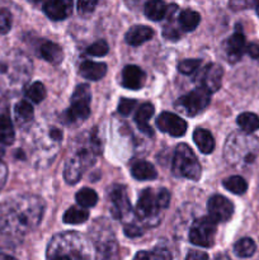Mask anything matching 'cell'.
<instances>
[{
	"label": "cell",
	"mask_w": 259,
	"mask_h": 260,
	"mask_svg": "<svg viewBox=\"0 0 259 260\" xmlns=\"http://www.w3.org/2000/svg\"><path fill=\"white\" fill-rule=\"evenodd\" d=\"M172 169L177 177L187 178L190 180H198L202 174V169L195 152L185 144L178 145L175 149Z\"/></svg>",
	"instance_id": "8992f818"
},
{
	"label": "cell",
	"mask_w": 259,
	"mask_h": 260,
	"mask_svg": "<svg viewBox=\"0 0 259 260\" xmlns=\"http://www.w3.org/2000/svg\"><path fill=\"white\" fill-rule=\"evenodd\" d=\"M223 70L217 63H208L197 75V83L210 93H215L221 88Z\"/></svg>",
	"instance_id": "5bb4252c"
},
{
	"label": "cell",
	"mask_w": 259,
	"mask_h": 260,
	"mask_svg": "<svg viewBox=\"0 0 259 260\" xmlns=\"http://www.w3.org/2000/svg\"><path fill=\"white\" fill-rule=\"evenodd\" d=\"M222 185L229 192L234 193V194H244L246 192V189H248V184H246L245 179H243L239 175L226 178L222 182Z\"/></svg>",
	"instance_id": "d6a6232c"
},
{
	"label": "cell",
	"mask_w": 259,
	"mask_h": 260,
	"mask_svg": "<svg viewBox=\"0 0 259 260\" xmlns=\"http://www.w3.org/2000/svg\"><path fill=\"white\" fill-rule=\"evenodd\" d=\"M236 122H238L239 127L243 129V132H246V134H253L256 129H259V117L250 112L241 113Z\"/></svg>",
	"instance_id": "f546056e"
},
{
	"label": "cell",
	"mask_w": 259,
	"mask_h": 260,
	"mask_svg": "<svg viewBox=\"0 0 259 260\" xmlns=\"http://www.w3.org/2000/svg\"><path fill=\"white\" fill-rule=\"evenodd\" d=\"M152 114H154V106L150 103H144L142 106H140L136 114H135V122L139 126L140 131H142L146 135L154 134L151 127L149 126V121L152 117Z\"/></svg>",
	"instance_id": "603a6c76"
},
{
	"label": "cell",
	"mask_w": 259,
	"mask_h": 260,
	"mask_svg": "<svg viewBox=\"0 0 259 260\" xmlns=\"http://www.w3.org/2000/svg\"><path fill=\"white\" fill-rule=\"evenodd\" d=\"M109 200H111V210L112 215L116 218H123L128 215L131 210V203H130L128 196H127L126 187L119 184H114L108 190Z\"/></svg>",
	"instance_id": "4fadbf2b"
},
{
	"label": "cell",
	"mask_w": 259,
	"mask_h": 260,
	"mask_svg": "<svg viewBox=\"0 0 259 260\" xmlns=\"http://www.w3.org/2000/svg\"><path fill=\"white\" fill-rule=\"evenodd\" d=\"M168 7L163 0H149L145 4V14L149 19L159 22L167 15Z\"/></svg>",
	"instance_id": "484cf974"
},
{
	"label": "cell",
	"mask_w": 259,
	"mask_h": 260,
	"mask_svg": "<svg viewBox=\"0 0 259 260\" xmlns=\"http://www.w3.org/2000/svg\"><path fill=\"white\" fill-rule=\"evenodd\" d=\"M28 2H30L32 4H38V3H41L42 0H28Z\"/></svg>",
	"instance_id": "7dc6e473"
},
{
	"label": "cell",
	"mask_w": 259,
	"mask_h": 260,
	"mask_svg": "<svg viewBox=\"0 0 259 260\" xmlns=\"http://www.w3.org/2000/svg\"><path fill=\"white\" fill-rule=\"evenodd\" d=\"M90 101L91 93L90 88L86 84H80L76 86L71 96L70 108L65 112L66 122L73 123V122L84 121L90 114Z\"/></svg>",
	"instance_id": "ba28073f"
},
{
	"label": "cell",
	"mask_w": 259,
	"mask_h": 260,
	"mask_svg": "<svg viewBox=\"0 0 259 260\" xmlns=\"http://www.w3.org/2000/svg\"><path fill=\"white\" fill-rule=\"evenodd\" d=\"M89 218L88 210L81 206H73L69 208L65 213H63V222L69 223V225H79V223H84Z\"/></svg>",
	"instance_id": "83f0119b"
},
{
	"label": "cell",
	"mask_w": 259,
	"mask_h": 260,
	"mask_svg": "<svg viewBox=\"0 0 259 260\" xmlns=\"http://www.w3.org/2000/svg\"><path fill=\"white\" fill-rule=\"evenodd\" d=\"M12 28V14L8 9H0V33L5 35Z\"/></svg>",
	"instance_id": "f35d334b"
},
{
	"label": "cell",
	"mask_w": 259,
	"mask_h": 260,
	"mask_svg": "<svg viewBox=\"0 0 259 260\" xmlns=\"http://www.w3.org/2000/svg\"><path fill=\"white\" fill-rule=\"evenodd\" d=\"M45 205L40 197L19 196L0 203V248L19 243L41 222Z\"/></svg>",
	"instance_id": "6da1fadb"
},
{
	"label": "cell",
	"mask_w": 259,
	"mask_h": 260,
	"mask_svg": "<svg viewBox=\"0 0 259 260\" xmlns=\"http://www.w3.org/2000/svg\"><path fill=\"white\" fill-rule=\"evenodd\" d=\"M15 132L12 119L7 113H0V144L12 145L14 142Z\"/></svg>",
	"instance_id": "4316f807"
},
{
	"label": "cell",
	"mask_w": 259,
	"mask_h": 260,
	"mask_svg": "<svg viewBox=\"0 0 259 260\" xmlns=\"http://www.w3.org/2000/svg\"><path fill=\"white\" fill-rule=\"evenodd\" d=\"M25 95L33 103H41L46 96L45 85L42 83H40V81H36L32 85L28 86V89L25 90Z\"/></svg>",
	"instance_id": "e575fe53"
},
{
	"label": "cell",
	"mask_w": 259,
	"mask_h": 260,
	"mask_svg": "<svg viewBox=\"0 0 259 260\" xmlns=\"http://www.w3.org/2000/svg\"><path fill=\"white\" fill-rule=\"evenodd\" d=\"M91 240L95 245L96 253L104 258L113 256L117 251V241L111 226L107 225L103 218L96 220L91 226Z\"/></svg>",
	"instance_id": "9c48e42d"
},
{
	"label": "cell",
	"mask_w": 259,
	"mask_h": 260,
	"mask_svg": "<svg viewBox=\"0 0 259 260\" xmlns=\"http://www.w3.org/2000/svg\"><path fill=\"white\" fill-rule=\"evenodd\" d=\"M154 37V30L146 25H134L130 28L126 33V42L130 46L137 47L140 45H144L145 42L150 41Z\"/></svg>",
	"instance_id": "d6986e66"
},
{
	"label": "cell",
	"mask_w": 259,
	"mask_h": 260,
	"mask_svg": "<svg viewBox=\"0 0 259 260\" xmlns=\"http://www.w3.org/2000/svg\"><path fill=\"white\" fill-rule=\"evenodd\" d=\"M76 146L71 150L68 156L63 169V178L69 184H75L80 180L83 174L88 168L95 161V157L101 154L102 142L99 139L96 129H93L90 134H86V137H78Z\"/></svg>",
	"instance_id": "3957f363"
},
{
	"label": "cell",
	"mask_w": 259,
	"mask_h": 260,
	"mask_svg": "<svg viewBox=\"0 0 259 260\" xmlns=\"http://www.w3.org/2000/svg\"><path fill=\"white\" fill-rule=\"evenodd\" d=\"M137 102L135 99H128V98H121L118 103V112L123 116H127L132 112V109L135 108Z\"/></svg>",
	"instance_id": "60d3db41"
},
{
	"label": "cell",
	"mask_w": 259,
	"mask_h": 260,
	"mask_svg": "<svg viewBox=\"0 0 259 260\" xmlns=\"http://www.w3.org/2000/svg\"><path fill=\"white\" fill-rule=\"evenodd\" d=\"M156 126L161 132L174 137H180L187 131V122L170 112H163L156 118Z\"/></svg>",
	"instance_id": "9a60e30c"
},
{
	"label": "cell",
	"mask_w": 259,
	"mask_h": 260,
	"mask_svg": "<svg viewBox=\"0 0 259 260\" xmlns=\"http://www.w3.org/2000/svg\"><path fill=\"white\" fill-rule=\"evenodd\" d=\"M210 91L206 90L202 86H198L197 89L178 99L177 107L188 116H197L198 113L205 111L206 107L210 104Z\"/></svg>",
	"instance_id": "8fae6325"
},
{
	"label": "cell",
	"mask_w": 259,
	"mask_h": 260,
	"mask_svg": "<svg viewBox=\"0 0 259 260\" xmlns=\"http://www.w3.org/2000/svg\"><path fill=\"white\" fill-rule=\"evenodd\" d=\"M124 234L130 238H136V236H140L142 234V229L140 226L134 225V223H130L124 228Z\"/></svg>",
	"instance_id": "b9f144b4"
},
{
	"label": "cell",
	"mask_w": 259,
	"mask_h": 260,
	"mask_svg": "<svg viewBox=\"0 0 259 260\" xmlns=\"http://www.w3.org/2000/svg\"><path fill=\"white\" fill-rule=\"evenodd\" d=\"M38 53L43 60L52 65H58L63 58L62 48L51 41H43L38 47Z\"/></svg>",
	"instance_id": "ffe728a7"
},
{
	"label": "cell",
	"mask_w": 259,
	"mask_h": 260,
	"mask_svg": "<svg viewBox=\"0 0 259 260\" xmlns=\"http://www.w3.org/2000/svg\"><path fill=\"white\" fill-rule=\"evenodd\" d=\"M73 0H46L43 12L50 19L63 20L71 14Z\"/></svg>",
	"instance_id": "2e32d148"
},
{
	"label": "cell",
	"mask_w": 259,
	"mask_h": 260,
	"mask_svg": "<svg viewBox=\"0 0 259 260\" xmlns=\"http://www.w3.org/2000/svg\"><path fill=\"white\" fill-rule=\"evenodd\" d=\"M246 52L251 58H259V45L258 43H249L246 45Z\"/></svg>",
	"instance_id": "7bdbcfd3"
},
{
	"label": "cell",
	"mask_w": 259,
	"mask_h": 260,
	"mask_svg": "<svg viewBox=\"0 0 259 260\" xmlns=\"http://www.w3.org/2000/svg\"><path fill=\"white\" fill-rule=\"evenodd\" d=\"M164 208L160 206L157 192H154L151 188H146L141 192L139 197V202L136 206V217L139 221L147 226V228H154L159 225L161 221L160 217V211Z\"/></svg>",
	"instance_id": "52a82bcc"
},
{
	"label": "cell",
	"mask_w": 259,
	"mask_h": 260,
	"mask_svg": "<svg viewBox=\"0 0 259 260\" xmlns=\"http://www.w3.org/2000/svg\"><path fill=\"white\" fill-rule=\"evenodd\" d=\"M201 22V15L192 9H185L178 15V23L183 32H190L198 27Z\"/></svg>",
	"instance_id": "d4e9b609"
},
{
	"label": "cell",
	"mask_w": 259,
	"mask_h": 260,
	"mask_svg": "<svg viewBox=\"0 0 259 260\" xmlns=\"http://www.w3.org/2000/svg\"><path fill=\"white\" fill-rule=\"evenodd\" d=\"M208 216L215 222H226L234 213V205L223 196H212L207 202Z\"/></svg>",
	"instance_id": "7c38bea8"
},
{
	"label": "cell",
	"mask_w": 259,
	"mask_h": 260,
	"mask_svg": "<svg viewBox=\"0 0 259 260\" xmlns=\"http://www.w3.org/2000/svg\"><path fill=\"white\" fill-rule=\"evenodd\" d=\"M207 258H208L207 254L202 253V251H198V250L190 251V253L187 255V259H190V260H195V259H207Z\"/></svg>",
	"instance_id": "f6af8a7d"
},
{
	"label": "cell",
	"mask_w": 259,
	"mask_h": 260,
	"mask_svg": "<svg viewBox=\"0 0 259 260\" xmlns=\"http://www.w3.org/2000/svg\"><path fill=\"white\" fill-rule=\"evenodd\" d=\"M178 8L177 5H172L170 8H168L167 14H168V23L164 25V29H163V35L167 40L170 41H177L180 38V32L177 28L173 25V17H174V13L177 12Z\"/></svg>",
	"instance_id": "836d02e7"
},
{
	"label": "cell",
	"mask_w": 259,
	"mask_h": 260,
	"mask_svg": "<svg viewBox=\"0 0 259 260\" xmlns=\"http://www.w3.org/2000/svg\"><path fill=\"white\" fill-rule=\"evenodd\" d=\"M79 73L83 78L88 80H99L107 74V65L104 62H94V61H84L79 66Z\"/></svg>",
	"instance_id": "44dd1931"
},
{
	"label": "cell",
	"mask_w": 259,
	"mask_h": 260,
	"mask_svg": "<svg viewBox=\"0 0 259 260\" xmlns=\"http://www.w3.org/2000/svg\"><path fill=\"white\" fill-rule=\"evenodd\" d=\"M32 61L19 50H10L0 58V91L17 94L27 85L32 75Z\"/></svg>",
	"instance_id": "7a4b0ae2"
},
{
	"label": "cell",
	"mask_w": 259,
	"mask_h": 260,
	"mask_svg": "<svg viewBox=\"0 0 259 260\" xmlns=\"http://www.w3.org/2000/svg\"><path fill=\"white\" fill-rule=\"evenodd\" d=\"M216 226L217 222H215L210 216L195 221L189 230V241L193 245L211 248L215 243Z\"/></svg>",
	"instance_id": "30bf717a"
},
{
	"label": "cell",
	"mask_w": 259,
	"mask_h": 260,
	"mask_svg": "<svg viewBox=\"0 0 259 260\" xmlns=\"http://www.w3.org/2000/svg\"><path fill=\"white\" fill-rule=\"evenodd\" d=\"M14 114L17 123L23 126V124H27L32 121L35 112H33L32 104L28 103L27 101H20L15 104Z\"/></svg>",
	"instance_id": "f1b7e54d"
},
{
	"label": "cell",
	"mask_w": 259,
	"mask_h": 260,
	"mask_svg": "<svg viewBox=\"0 0 259 260\" xmlns=\"http://www.w3.org/2000/svg\"><path fill=\"white\" fill-rule=\"evenodd\" d=\"M246 50V41L243 30L240 28L235 30L233 36L229 38L228 45H226V52H228L229 61L230 62H238L241 58L243 53Z\"/></svg>",
	"instance_id": "ac0fdd59"
},
{
	"label": "cell",
	"mask_w": 259,
	"mask_h": 260,
	"mask_svg": "<svg viewBox=\"0 0 259 260\" xmlns=\"http://www.w3.org/2000/svg\"><path fill=\"white\" fill-rule=\"evenodd\" d=\"M193 141L202 154H211L215 150V139L205 128H196L193 132Z\"/></svg>",
	"instance_id": "7402d4cb"
},
{
	"label": "cell",
	"mask_w": 259,
	"mask_h": 260,
	"mask_svg": "<svg viewBox=\"0 0 259 260\" xmlns=\"http://www.w3.org/2000/svg\"><path fill=\"white\" fill-rule=\"evenodd\" d=\"M131 174L137 180H152L157 177L154 165L147 161H137L132 165Z\"/></svg>",
	"instance_id": "cb8c5ba5"
},
{
	"label": "cell",
	"mask_w": 259,
	"mask_h": 260,
	"mask_svg": "<svg viewBox=\"0 0 259 260\" xmlns=\"http://www.w3.org/2000/svg\"><path fill=\"white\" fill-rule=\"evenodd\" d=\"M50 259H89L93 258L91 246L85 236L79 233H61L51 239L47 246Z\"/></svg>",
	"instance_id": "277c9868"
},
{
	"label": "cell",
	"mask_w": 259,
	"mask_h": 260,
	"mask_svg": "<svg viewBox=\"0 0 259 260\" xmlns=\"http://www.w3.org/2000/svg\"><path fill=\"white\" fill-rule=\"evenodd\" d=\"M136 259H172V254L167 249H155L154 251H140L135 256Z\"/></svg>",
	"instance_id": "d590c367"
},
{
	"label": "cell",
	"mask_w": 259,
	"mask_h": 260,
	"mask_svg": "<svg viewBox=\"0 0 259 260\" xmlns=\"http://www.w3.org/2000/svg\"><path fill=\"white\" fill-rule=\"evenodd\" d=\"M8 178V168L4 162L0 160V189L5 185Z\"/></svg>",
	"instance_id": "ee69618b"
},
{
	"label": "cell",
	"mask_w": 259,
	"mask_h": 260,
	"mask_svg": "<svg viewBox=\"0 0 259 260\" xmlns=\"http://www.w3.org/2000/svg\"><path fill=\"white\" fill-rule=\"evenodd\" d=\"M96 3L98 0H78V4H76V8H78V12L80 15H89L90 13H93V10L95 9Z\"/></svg>",
	"instance_id": "ab89813d"
},
{
	"label": "cell",
	"mask_w": 259,
	"mask_h": 260,
	"mask_svg": "<svg viewBox=\"0 0 259 260\" xmlns=\"http://www.w3.org/2000/svg\"><path fill=\"white\" fill-rule=\"evenodd\" d=\"M145 81H146V75L139 66L127 65L122 70L121 84L123 88L130 90H139L145 85Z\"/></svg>",
	"instance_id": "e0dca14e"
},
{
	"label": "cell",
	"mask_w": 259,
	"mask_h": 260,
	"mask_svg": "<svg viewBox=\"0 0 259 260\" xmlns=\"http://www.w3.org/2000/svg\"><path fill=\"white\" fill-rule=\"evenodd\" d=\"M108 45H107L106 41L101 40V41H96V42H94L93 45L89 46L88 48H86V53L90 56H104L108 53Z\"/></svg>",
	"instance_id": "74e56055"
},
{
	"label": "cell",
	"mask_w": 259,
	"mask_h": 260,
	"mask_svg": "<svg viewBox=\"0 0 259 260\" xmlns=\"http://www.w3.org/2000/svg\"><path fill=\"white\" fill-rule=\"evenodd\" d=\"M76 203L81 207L90 208L94 207L98 202V194L95 193V190H93L91 188H81L75 196Z\"/></svg>",
	"instance_id": "1f68e13d"
},
{
	"label": "cell",
	"mask_w": 259,
	"mask_h": 260,
	"mask_svg": "<svg viewBox=\"0 0 259 260\" xmlns=\"http://www.w3.org/2000/svg\"><path fill=\"white\" fill-rule=\"evenodd\" d=\"M250 134H233L225 144V157L233 167L245 170L255 164L259 155V140Z\"/></svg>",
	"instance_id": "5b68a950"
},
{
	"label": "cell",
	"mask_w": 259,
	"mask_h": 260,
	"mask_svg": "<svg viewBox=\"0 0 259 260\" xmlns=\"http://www.w3.org/2000/svg\"><path fill=\"white\" fill-rule=\"evenodd\" d=\"M201 66L200 58H189V60H183L178 63V70L184 75H190L195 71L198 70Z\"/></svg>",
	"instance_id": "8d00e7d4"
},
{
	"label": "cell",
	"mask_w": 259,
	"mask_h": 260,
	"mask_svg": "<svg viewBox=\"0 0 259 260\" xmlns=\"http://www.w3.org/2000/svg\"><path fill=\"white\" fill-rule=\"evenodd\" d=\"M256 250V245L251 239L244 238L240 239L239 241H236L235 245H234V253L236 254V256L239 258H250Z\"/></svg>",
	"instance_id": "4dcf8cb0"
},
{
	"label": "cell",
	"mask_w": 259,
	"mask_h": 260,
	"mask_svg": "<svg viewBox=\"0 0 259 260\" xmlns=\"http://www.w3.org/2000/svg\"><path fill=\"white\" fill-rule=\"evenodd\" d=\"M248 5H249V7L255 8L256 14L259 15V0H248Z\"/></svg>",
	"instance_id": "bcb514c9"
}]
</instances>
